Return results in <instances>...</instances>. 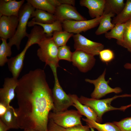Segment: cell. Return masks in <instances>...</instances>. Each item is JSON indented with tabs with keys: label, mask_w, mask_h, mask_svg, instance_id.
<instances>
[{
	"label": "cell",
	"mask_w": 131,
	"mask_h": 131,
	"mask_svg": "<svg viewBox=\"0 0 131 131\" xmlns=\"http://www.w3.org/2000/svg\"><path fill=\"white\" fill-rule=\"evenodd\" d=\"M15 92L19 128L47 131L49 114L54 106L52 91L44 71L38 68L23 75L18 80Z\"/></svg>",
	"instance_id": "cell-1"
},
{
	"label": "cell",
	"mask_w": 131,
	"mask_h": 131,
	"mask_svg": "<svg viewBox=\"0 0 131 131\" xmlns=\"http://www.w3.org/2000/svg\"><path fill=\"white\" fill-rule=\"evenodd\" d=\"M126 97H131V95L125 94L116 95L111 98L102 99L89 98L81 96L78 98V100L81 103L87 106L93 110L97 115L99 123H100L102 122V116L106 112L115 110L124 111L127 108L131 106V104L117 108L111 105V102L116 98Z\"/></svg>",
	"instance_id": "cell-2"
},
{
	"label": "cell",
	"mask_w": 131,
	"mask_h": 131,
	"mask_svg": "<svg viewBox=\"0 0 131 131\" xmlns=\"http://www.w3.org/2000/svg\"><path fill=\"white\" fill-rule=\"evenodd\" d=\"M35 10V8L28 2L21 7L19 13L18 24L16 32L13 37L9 39L8 43L10 47L15 45L18 50L19 49L22 40L28 34L26 32L28 20Z\"/></svg>",
	"instance_id": "cell-3"
},
{
	"label": "cell",
	"mask_w": 131,
	"mask_h": 131,
	"mask_svg": "<svg viewBox=\"0 0 131 131\" xmlns=\"http://www.w3.org/2000/svg\"><path fill=\"white\" fill-rule=\"evenodd\" d=\"M39 47L37 55L39 59L50 68L59 66L58 57V47L54 42L52 37H46L38 44Z\"/></svg>",
	"instance_id": "cell-4"
},
{
	"label": "cell",
	"mask_w": 131,
	"mask_h": 131,
	"mask_svg": "<svg viewBox=\"0 0 131 131\" xmlns=\"http://www.w3.org/2000/svg\"><path fill=\"white\" fill-rule=\"evenodd\" d=\"M82 117L77 110H67L57 112H50L48 117L57 125L66 129L82 124L81 121Z\"/></svg>",
	"instance_id": "cell-5"
},
{
	"label": "cell",
	"mask_w": 131,
	"mask_h": 131,
	"mask_svg": "<svg viewBox=\"0 0 131 131\" xmlns=\"http://www.w3.org/2000/svg\"><path fill=\"white\" fill-rule=\"evenodd\" d=\"M55 82L52 91L54 106L53 112H57L67 110L73 103L68 94H67L61 86L57 77V71L53 72Z\"/></svg>",
	"instance_id": "cell-6"
},
{
	"label": "cell",
	"mask_w": 131,
	"mask_h": 131,
	"mask_svg": "<svg viewBox=\"0 0 131 131\" xmlns=\"http://www.w3.org/2000/svg\"><path fill=\"white\" fill-rule=\"evenodd\" d=\"M106 72L105 69L102 74L96 79H85L86 82L93 84L94 86V90L91 94V98L100 99L107 94L112 93L118 94L122 91L120 87L112 88L109 86V80L106 81L105 79Z\"/></svg>",
	"instance_id": "cell-7"
},
{
	"label": "cell",
	"mask_w": 131,
	"mask_h": 131,
	"mask_svg": "<svg viewBox=\"0 0 131 131\" xmlns=\"http://www.w3.org/2000/svg\"><path fill=\"white\" fill-rule=\"evenodd\" d=\"M103 17H101L90 20L81 21L66 20L62 22L64 31L75 33H80L93 28L99 24Z\"/></svg>",
	"instance_id": "cell-8"
},
{
	"label": "cell",
	"mask_w": 131,
	"mask_h": 131,
	"mask_svg": "<svg viewBox=\"0 0 131 131\" xmlns=\"http://www.w3.org/2000/svg\"><path fill=\"white\" fill-rule=\"evenodd\" d=\"M73 37L75 50H81L95 56L99 55V52L104 49L103 44L91 41L80 33L74 34Z\"/></svg>",
	"instance_id": "cell-9"
},
{
	"label": "cell",
	"mask_w": 131,
	"mask_h": 131,
	"mask_svg": "<svg viewBox=\"0 0 131 131\" xmlns=\"http://www.w3.org/2000/svg\"><path fill=\"white\" fill-rule=\"evenodd\" d=\"M95 61L94 56L82 50H76L72 53L71 62L81 72L86 73L91 70Z\"/></svg>",
	"instance_id": "cell-10"
},
{
	"label": "cell",
	"mask_w": 131,
	"mask_h": 131,
	"mask_svg": "<svg viewBox=\"0 0 131 131\" xmlns=\"http://www.w3.org/2000/svg\"><path fill=\"white\" fill-rule=\"evenodd\" d=\"M18 80L13 77L4 79L3 87L0 89V103L7 107L9 106L11 102L16 95L15 90Z\"/></svg>",
	"instance_id": "cell-11"
},
{
	"label": "cell",
	"mask_w": 131,
	"mask_h": 131,
	"mask_svg": "<svg viewBox=\"0 0 131 131\" xmlns=\"http://www.w3.org/2000/svg\"><path fill=\"white\" fill-rule=\"evenodd\" d=\"M54 15L56 20L62 23L66 20H86L77 11L74 6L68 4H61L56 7Z\"/></svg>",
	"instance_id": "cell-12"
},
{
	"label": "cell",
	"mask_w": 131,
	"mask_h": 131,
	"mask_svg": "<svg viewBox=\"0 0 131 131\" xmlns=\"http://www.w3.org/2000/svg\"><path fill=\"white\" fill-rule=\"evenodd\" d=\"M19 22L18 17L14 16H3L0 18V36L6 39L14 35Z\"/></svg>",
	"instance_id": "cell-13"
},
{
	"label": "cell",
	"mask_w": 131,
	"mask_h": 131,
	"mask_svg": "<svg viewBox=\"0 0 131 131\" xmlns=\"http://www.w3.org/2000/svg\"><path fill=\"white\" fill-rule=\"evenodd\" d=\"M31 46L27 43L24 49L19 54L8 59L7 62L8 67L13 77L17 79L23 66L25 56L28 49Z\"/></svg>",
	"instance_id": "cell-14"
},
{
	"label": "cell",
	"mask_w": 131,
	"mask_h": 131,
	"mask_svg": "<svg viewBox=\"0 0 131 131\" xmlns=\"http://www.w3.org/2000/svg\"><path fill=\"white\" fill-rule=\"evenodd\" d=\"M106 0H81L80 5L87 8L90 16L92 18L99 17L104 13Z\"/></svg>",
	"instance_id": "cell-15"
},
{
	"label": "cell",
	"mask_w": 131,
	"mask_h": 131,
	"mask_svg": "<svg viewBox=\"0 0 131 131\" xmlns=\"http://www.w3.org/2000/svg\"><path fill=\"white\" fill-rule=\"evenodd\" d=\"M25 1L9 0L7 2L4 0H0V16H14L18 17L19 11Z\"/></svg>",
	"instance_id": "cell-16"
},
{
	"label": "cell",
	"mask_w": 131,
	"mask_h": 131,
	"mask_svg": "<svg viewBox=\"0 0 131 131\" xmlns=\"http://www.w3.org/2000/svg\"><path fill=\"white\" fill-rule=\"evenodd\" d=\"M71 100L73 105L82 115L86 117L87 118L93 120L99 123L97 115L93 110L87 105L81 103L78 100L77 95L75 94H68Z\"/></svg>",
	"instance_id": "cell-17"
},
{
	"label": "cell",
	"mask_w": 131,
	"mask_h": 131,
	"mask_svg": "<svg viewBox=\"0 0 131 131\" xmlns=\"http://www.w3.org/2000/svg\"><path fill=\"white\" fill-rule=\"evenodd\" d=\"M35 25L41 26L43 29V32L47 37H52L53 33L55 31H63L62 23L57 20L49 24L40 23L31 20L28 22L27 25L29 27L33 26Z\"/></svg>",
	"instance_id": "cell-18"
},
{
	"label": "cell",
	"mask_w": 131,
	"mask_h": 131,
	"mask_svg": "<svg viewBox=\"0 0 131 131\" xmlns=\"http://www.w3.org/2000/svg\"><path fill=\"white\" fill-rule=\"evenodd\" d=\"M32 17V21L43 24L52 23L57 20L54 14L38 9L32 13L31 18Z\"/></svg>",
	"instance_id": "cell-19"
},
{
	"label": "cell",
	"mask_w": 131,
	"mask_h": 131,
	"mask_svg": "<svg viewBox=\"0 0 131 131\" xmlns=\"http://www.w3.org/2000/svg\"><path fill=\"white\" fill-rule=\"evenodd\" d=\"M0 119L10 129L19 128L17 123L15 109L11 106L8 107L6 112Z\"/></svg>",
	"instance_id": "cell-20"
},
{
	"label": "cell",
	"mask_w": 131,
	"mask_h": 131,
	"mask_svg": "<svg viewBox=\"0 0 131 131\" xmlns=\"http://www.w3.org/2000/svg\"><path fill=\"white\" fill-rule=\"evenodd\" d=\"M90 127L96 129L98 131H121L118 127L113 122L101 124L91 119L82 118Z\"/></svg>",
	"instance_id": "cell-21"
},
{
	"label": "cell",
	"mask_w": 131,
	"mask_h": 131,
	"mask_svg": "<svg viewBox=\"0 0 131 131\" xmlns=\"http://www.w3.org/2000/svg\"><path fill=\"white\" fill-rule=\"evenodd\" d=\"M115 15L114 14L112 13L103 14V17L95 33L96 35L105 34L114 27L115 25L112 23L111 18L114 17Z\"/></svg>",
	"instance_id": "cell-22"
},
{
	"label": "cell",
	"mask_w": 131,
	"mask_h": 131,
	"mask_svg": "<svg viewBox=\"0 0 131 131\" xmlns=\"http://www.w3.org/2000/svg\"><path fill=\"white\" fill-rule=\"evenodd\" d=\"M126 22L117 24L109 32L105 33V37L108 39L114 38L117 40V43L119 45L123 41V35Z\"/></svg>",
	"instance_id": "cell-23"
},
{
	"label": "cell",
	"mask_w": 131,
	"mask_h": 131,
	"mask_svg": "<svg viewBox=\"0 0 131 131\" xmlns=\"http://www.w3.org/2000/svg\"><path fill=\"white\" fill-rule=\"evenodd\" d=\"M125 5L123 0H106L103 14L112 13L117 15L122 11Z\"/></svg>",
	"instance_id": "cell-24"
},
{
	"label": "cell",
	"mask_w": 131,
	"mask_h": 131,
	"mask_svg": "<svg viewBox=\"0 0 131 131\" xmlns=\"http://www.w3.org/2000/svg\"><path fill=\"white\" fill-rule=\"evenodd\" d=\"M131 19V0H127L122 11L113 19V24L116 25L125 23Z\"/></svg>",
	"instance_id": "cell-25"
},
{
	"label": "cell",
	"mask_w": 131,
	"mask_h": 131,
	"mask_svg": "<svg viewBox=\"0 0 131 131\" xmlns=\"http://www.w3.org/2000/svg\"><path fill=\"white\" fill-rule=\"evenodd\" d=\"M35 9L45 11L54 14L56 7L52 5L48 0H27Z\"/></svg>",
	"instance_id": "cell-26"
},
{
	"label": "cell",
	"mask_w": 131,
	"mask_h": 131,
	"mask_svg": "<svg viewBox=\"0 0 131 131\" xmlns=\"http://www.w3.org/2000/svg\"><path fill=\"white\" fill-rule=\"evenodd\" d=\"M74 35L64 30L56 31L53 33L52 37L55 44L59 47L66 45L69 39Z\"/></svg>",
	"instance_id": "cell-27"
},
{
	"label": "cell",
	"mask_w": 131,
	"mask_h": 131,
	"mask_svg": "<svg viewBox=\"0 0 131 131\" xmlns=\"http://www.w3.org/2000/svg\"><path fill=\"white\" fill-rule=\"evenodd\" d=\"M2 43L0 45V66H4L7 63L8 57H10L12 54L11 47L7 42V39L1 38Z\"/></svg>",
	"instance_id": "cell-28"
},
{
	"label": "cell",
	"mask_w": 131,
	"mask_h": 131,
	"mask_svg": "<svg viewBox=\"0 0 131 131\" xmlns=\"http://www.w3.org/2000/svg\"><path fill=\"white\" fill-rule=\"evenodd\" d=\"M119 45L126 49L131 52V19L126 22L123 41Z\"/></svg>",
	"instance_id": "cell-29"
},
{
	"label": "cell",
	"mask_w": 131,
	"mask_h": 131,
	"mask_svg": "<svg viewBox=\"0 0 131 131\" xmlns=\"http://www.w3.org/2000/svg\"><path fill=\"white\" fill-rule=\"evenodd\" d=\"M72 54L69 46L66 45L58 47V57L59 60H64L71 62Z\"/></svg>",
	"instance_id": "cell-30"
},
{
	"label": "cell",
	"mask_w": 131,
	"mask_h": 131,
	"mask_svg": "<svg viewBox=\"0 0 131 131\" xmlns=\"http://www.w3.org/2000/svg\"><path fill=\"white\" fill-rule=\"evenodd\" d=\"M99 55L101 60L106 63L111 62L115 57L114 52L109 49H103L102 50L99 52Z\"/></svg>",
	"instance_id": "cell-31"
},
{
	"label": "cell",
	"mask_w": 131,
	"mask_h": 131,
	"mask_svg": "<svg viewBox=\"0 0 131 131\" xmlns=\"http://www.w3.org/2000/svg\"><path fill=\"white\" fill-rule=\"evenodd\" d=\"M113 123L118 127L121 131H131V117Z\"/></svg>",
	"instance_id": "cell-32"
},
{
	"label": "cell",
	"mask_w": 131,
	"mask_h": 131,
	"mask_svg": "<svg viewBox=\"0 0 131 131\" xmlns=\"http://www.w3.org/2000/svg\"><path fill=\"white\" fill-rule=\"evenodd\" d=\"M47 131H66L65 129L56 123L51 119H49Z\"/></svg>",
	"instance_id": "cell-33"
},
{
	"label": "cell",
	"mask_w": 131,
	"mask_h": 131,
	"mask_svg": "<svg viewBox=\"0 0 131 131\" xmlns=\"http://www.w3.org/2000/svg\"><path fill=\"white\" fill-rule=\"evenodd\" d=\"M66 131H91L90 128L88 125H78L65 129Z\"/></svg>",
	"instance_id": "cell-34"
},
{
	"label": "cell",
	"mask_w": 131,
	"mask_h": 131,
	"mask_svg": "<svg viewBox=\"0 0 131 131\" xmlns=\"http://www.w3.org/2000/svg\"><path fill=\"white\" fill-rule=\"evenodd\" d=\"M61 5L66 4L74 6L75 3V0H58Z\"/></svg>",
	"instance_id": "cell-35"
},
{
	"label": "cell",
	"mask_w": 131,
	"mask_h": 131,
	"mask_svg": "<svg viewBox=\"0 0 131 131\" xmlns=\"http://www.w3.org/2000/svg\"><path fill=\"white\" fill-rule=\"evenodd\" d=\"M8 107L0 103V117L5 113L7 110Z\"/></svg>",
	"instance_id": "cell-36"
},
{
	"label": "cell",
	"mask_w": 131,
	"mask_h": 131,
	"mask_svg": "<svg viewBox=\"0 0 131 131\" xmlns=\"http://www.w3.org/2000/svg\"><path fill=\"white\" fill-rule=\"evenodd\" d=\"M9 130L8 127L0 119V131H7Z\"/></svg>",
	"instance_id": "cell-37"
},
{
	"label": "cell",
	"mask_w": 131,
	"mask_h": 131,
	"mask_svg": "<svg viewBox=\"0 0 131 131\" xmlns=\"http://www.w3.org/2000/svg\"><path fill=\"white\" fill-rule=\"evenodd\" d=\"M49 2L56 8L60 5L61 4L58 0H48Z\"/></svg>",
	"instance_id": "cell-38"
},
{
	"label": "cell",
	"mask_w": 131,
	"mask_h": 131,
	"mask_svg": "<svg viewBox=\"0 0 131 131\" xmlns=\"http://www.w3.org/2000/svg\"><path fill=\"white\" fill-rule=\"evenodd\" d=\"M124 67L127 69H131V64L129 63H126L124 65Z\"/></svg>",
	"instance_id": "cell-39"
},
{
	"label": "cell",
	"mask_w": 131,
	"mask_h": 131,
	"mask_svg": "<svg viewBox=\"0 0 131 131\" xmlns=\"http://www.w3.org/2000/svg\"><path fill=\"white\" fill-rule=\"evenodd\" d=\"M23 131H38L33 129H28L24 130Z\"/></svg>",
	"instance_id": "cell-40"
},
{
	"label": "cell",
	"mask_w": 131,
	"mask_h": 131,
	"mask_svg": "<svg viewBox=\"0 0 131 131\" xmlns=\"http://www.w3.org/2000/svg\"><path fill=\"white\" fill-rule=\"evenodd\" d=\"M90 130H91V131H95L93 128L92 127H90Z\"/></svg>",
	"instance_id": "cell-41"
},
{
	"label": "cell",
	"mask_w": 131,
	"mask_h": 131,
	"mask_svg": "<svg viewBox=\"0 0 131 131\" xmlns=\"http://www.w3.org/2000/svg\"></svg>",
	"instance_id": "cell-42"
}]
</instances>
